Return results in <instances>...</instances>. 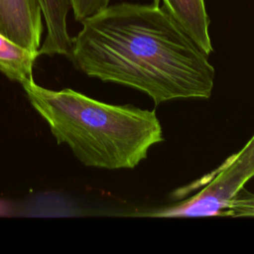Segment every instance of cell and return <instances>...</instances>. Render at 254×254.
<instances>
[{"mask_svg":"<svg viewBox=\"0 0 254 254\" xmlns=\"http://www.w3.org/2000/svg\"><path fill=\"white\" fill-rule=\"evenodd\" d=\"M80 24L68 58L84 74L140 90L156 105L211 96L208 56L160 5H109Z\"/></svg>","mask_w":254,"mask_h":254,"instance_id":"cell-1","label":"cell"},{"mask_svg":"<svg viewBox=\"0 0 254 254\" xmlns=\"http://www.w3.org/2000/svg\"><path fill=\"white\" fill-rule=\"evenodd\" d=\"M22 86L58 144L67 145L86 167L134 169L164 141L154 111L101 102L70 88L47 89L34 78Z\"/></svg>","mask_w":254,"mask_h":254,"instance_id":"cell-2","label":"cell"},{"mask_svg":"<svg viewBox=\"0 0 254 254\" xmlns=\"http://www.w3.org/2000/svg\"><path fill=\"white\" fill-rule=\"evenodd\" d=\"M254 176V135L246 145L211 174L197 182L201 190L179 203L138 214L151 217H201L223 215L244 184Z\"/></svg>","mask_w":254,"mask_h":254,"instance_id":"cell-3","label":"cell"},{"mask_svg":"<svg viewBox=\"0 0 254 254\" xmlns=\"http://www.w3.org/2000/svg\"><path fill=\"white\" fill-rule=\"evenodd\" d=\"M42 18L39 0H0V32L34 53L41 47Z\"/></svg>","mask_w":254,"mask_h":254,"instance_id":"cell-4","label":"cell"},{"mask_svg":"<svg viewBox=\"0 0 254 254\" xmlns=\"http://www.w3.org/2000/svg\"><path fill=\"white\" fill-rule=\"evenodd\" d=\"M154 3H162L163 8L205 55L213 52L204 0H154Z\"/></svg>","mask_w":254,"mask_h":254,"instance_id":"cell-5","label":"cell"},{"mask_svg":"<svg viewBox=\"0 0 254 254\" xmlns=\"http://www.w3.org/2000/svg\"><path fill=\"white\" fill-rule=\"evenodd\" d=\"M48 33L39 49V56L61 55L69 57L72 38L68 35L66 16L69 9L67 0H39Z\"/></svg>","mask_w":254,"mask_h":254,"instance_id":"cell-6","label":"cell"},{"mask_svg":"<svg viewBox=\"0 0 254 254\" xmlns=\"http://www.w3.org/2000/svg\"><path fill=\"white\" fill-rule=\"evenodd\" d=\"M38 53L14 43L0 32V72L13 81L24 83L33 79V67Z\"/></svg>","mask_w":254,"mask_h":254,"instance_id":"cell-7","label":"cell"},{"mask_svg":"<svg viewBox=\"0 0 254 254\" xmlns=\"http://www.w3.org/2000/svg\"><path fill=\"white\" fill-rule=\"evenodd\" d=\"M223 216L254 217V193L241 188L230 200Z\"/></svg>","mask_w":254,"mask_h":254,"instance_id":"cell-8","label":"cell"},{"mask_svg":"<svg viewBox=\"0 0 254 254\" xmlns=\"http://www.w3.org/2000/svg\"><path fill=\"white\" fill-rule=\"evenodd\" d=\"M111 0H67L69 8L76 22L81 23L85 19L96 15L109 6Z\"/></svg>","mask_w":254,"mask_h":254,"instance_id":"cell-9","label":"cell"}]
</instances>
